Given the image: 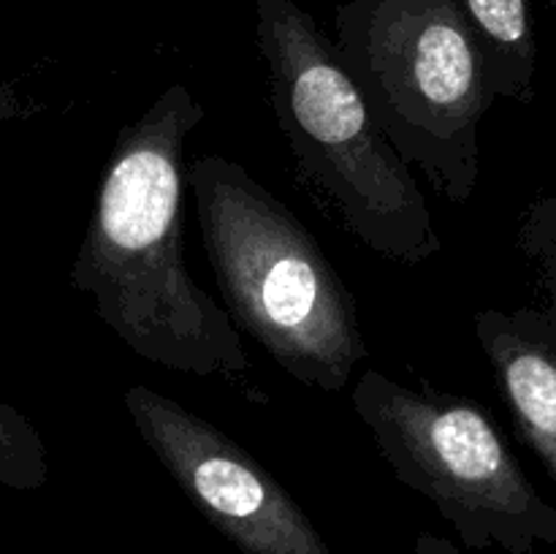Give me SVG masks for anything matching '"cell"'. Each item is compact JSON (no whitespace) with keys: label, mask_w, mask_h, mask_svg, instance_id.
I'll return each mask as SVG.
<instances>
[{"label":"cell","mask_w":556,"mask_h":554,"mask_svg":"<svg viewBox=\"0 0 556 554\" xmlns=\"http://www.w3.org/2000/svg\"><path fill=\"white\" fill-rule=\"evenodd\" d=\"M206 109L172 85L136 123L119 128L71 286L136 356L177 373L237 380L250 369L239 329L190 275L182 250L188 139Z\"/></svg>","instance_id":"1"},{"label":"cell","mask_w":556,"mask_h":554,"mask_svg":"<svg viewBox=\"0 0 556 554\" xmlns=\"http://www.w3.org/2000/svg\"><path fill=\"white\" fill-rule=\"evenodd\" d=\"M223 310L291 378L342 391L369 348L356 297L307 226L242 163L199 155L185 168Z\"/></svg>","instance_id":"2"},{"label":"cell","mask_w":556,"mask_h":554,"mask_svg":"<svg viewBox=\"0 0 556 554\" xmlns=\"http://www.w3.org/2000/svg\"><path fill=\"white\" fill-rule=\"evenodd\" d=\"M269 101L304 182L380 259L424 264L443 250L413 168L380 134L334 41L293 0H255Z\"/></svg>","instance_id":"3"},{"label":"cell","mask_w":556,"mask_h":554,"mask_svg":"<svg viewBox=\"0 0 556 554\" xmlns=\"http://www.w3.org/2000/svg\"><path fill=\"white\" fill-rule=\"evenodd\" d=\"M334 49L380 134L432 188L467 204L481 172L478 128L497 101L483 54L451 0H348Z\"/></svg>","instance_id":"4"},{"label":"cell","mask_w":556,"mask_h":554,"mask_svg":"<svg viewBox=\"0 0 556 554\" xmlns=\"http://www.w3.org/2000/svg\"><path fill=\"white\" fill-rule=\"evenodd\" d=\"M351 402L396 481L424 494L467 549L535 554L556 546V508L476 400L364 369Z\"/></svg>","instance_id":"5"},{"label":"cell","mask_w":556,"mask_h":554,"mask_svg":"<svg viewBox=\"0 0 556 554\" xmlns=\"http://www.w3.org/2000/svg\"><path fill=\"white\" fill-rule=\"evenodd\" d=\"M125 411L190 505L239 552L331 554L291 492L220 427L150 386H130Z\"/></svg>","instance_id":"6"},{"label":"cell","mask_w":556,"mask_h":554,"mask_svg":"<svg viewBox=\"0 0 556 554\" xmlns=\"http://www.w3.org/2000/svg\"><path fill=\"white\" fill-rule=\"evenodd\" d=\"M476 337L492 364L516 432L538 454L556 483V337L546 313L481 310Z\"/></svg>","instance_id":"7"},{"label":"cell","mask_w":556,"mask_h":554,"mask_svg":"<svg viewBox=\"0 0 556 554\" xmlns=\"http://www.w3.org/2000/svg\"><path fill=\"white\" fill-rule=\"evenodd\" d=\"M483 54L494 96L516 103L535 98L538 38L532 0H451Z\"/></svg>","instance_id":"8"},{"label":"cell","mask_w":556,"mask_h":554,"mask_svg":"<svg viewBox=\"0 0 556 554\" xmlns=\"http://www.w3.org/2000/svg\"><path fill=\"white\" fill-rule=\"evenodd\" d=\"M49 478L47 445L30 418L0 396V487L41 489Z\"/></svg>","instance_id":"9"},{"label":"cell","mask_w":556,"mask_h":554,"mask_svg":"<svg viewBox=\"0 0 556 554\" xmlns=\"http://www.w3.org/2000/svg\"><path fill=\"white\" fill-rule=\"evenodd\" d=\"M519 250L546 288V318L556 337V185L538 196L521 215Z\"/></svg>","instance_id":"10"},{"label":"cell","mask_w":556,"mask_h":554,"mask_svg":"<svg viewBox=\"0 0 556 554\" xmlns=\"http://www.w3.org/2000/svg\"><path fill=\"white\" fill-rule=\"evenodd\" d=\"M416 554H462L456 543H451L448 538L432 536V532H421L416 541Z\"/></svg>","instance_id":"11"},{"label":"cell","mask_w":556,"mask_h":554,"mask_svg":"<svg viewBox=\"0 0 556 554\" xmlns=\"http://www.w3.org/2000/svg\"><path fill=\"white\" fill-rule=\"evenodd\" d=\"M22 114V101L11 85H0V128Z\"/></svg>","instance_id":"12"},{"label":"cell","mask_w":556,"mask_h":554,"mask_svg":"<svg viewBox=\"0 0 556 554\" xmlns=\"http://www.w3.org/2000/svg\"><path fill=\"white\" fill-rule=\"evenodd\" d=\"M548 3H552V5H556V0H548Z\"/></svg>","instance_id":"13"}]
</instances>
